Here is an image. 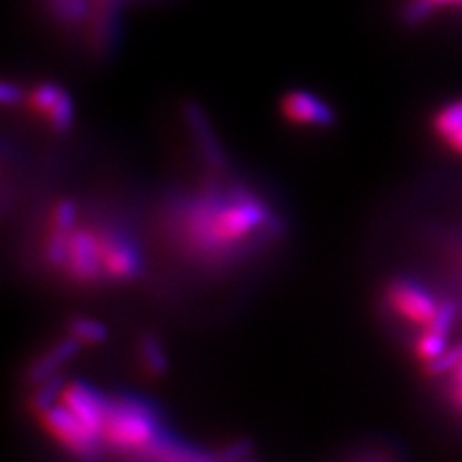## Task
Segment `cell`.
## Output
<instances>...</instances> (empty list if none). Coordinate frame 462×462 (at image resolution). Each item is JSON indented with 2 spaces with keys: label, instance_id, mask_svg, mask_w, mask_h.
<instances>
[{
  "label": "cell",
  "instance_id": "1",
  "mask_svg": "<svg viewBox=\"0 0 462 462\" xmlns=\"http://www.w3.org/2000/svg\"><path fill=\"white\" fill-rule=\"evenodd\" d=\"M178 237L193 254L229 258L278 231L266 202L243 187L202 191L178 210Z\"/></svg>",
  "mask_w": 462,
  "mask_h": 462
},
{
  "label": "cell",
  "instance_id": "2",
  "mask_svg": "<svg viewBox=\"0 0 462 462\" xmlns=\"http://www.w3.org/2000/svg\"><path fill=\"white\" fill-rule=\"evenodd\" d=\"M98 438L114 451L144 455L161 441V426L149 404L135 399H106Z\"/></svg>",
  "mask_w": 462,
  "mask_h": 462
},
{
  "label": "cell",
  "instance_id": "3",
  "mask_svg": "<svg viewBox=\"0 0 462 462\" xmlns=\"http://www.w3.org/2000/svg\"><path fill=\"white\" fill-rule=\"evenodd\" d=\"M39 420L42 430H45L56 443H60L69 453H74L76 457L85 460H91L97 457L100 438L87 428L81 420H78V418L71 414L64 404L56 402L54 407L39 414Z\"/></svg>",
  "mask_w": 462,
  "mask_h": 462
},
{
  "label": "cell",
  "instance_id": "4",
  "mask_svg": "<svg viewBox=\"0 0 462 462\" xmlns=\"http://www.w3.org/2000/svg\"><path fill=\"white\" fill-rule=\"evenodd\" d=\"M25 106L45 120L56 134H66L76 120L74 98L54 81L37 83L32 91H27Z\"/></svg>",
  "mask_w": 462,
  "mask_h": 462
},
{
  "label": "cell",
  "instance_id": "5",
  "mask_svg": "<svg viewBox=\"0 0 462 462\" xmlns=\"http://www.w3.org/2000/svg\"><path fill=\"white\" fill-rule=\"evenodd\" d=\"M387 305L409 324L426 328L438 314L439 302L420 283L412 280H395L387 285Z\"/></svg>",
  "mask_w": 462,
  "mask_h": 462
},
{
  "label": "cell",
  "instance_id": "6",
  "mask_svg": "<svg viewBox=\"0 0 462 462\" xmlns=\"http://www.w3.org/2000/svg\"><path fill=\"white\" fill-rule=\"evenodd\" d=\"M98 254L103 276L112 282L137 278L143 270V258L134 241L120 231H100Z\"/></svg>",
  "mask_w": 462,
  "mask_h": 462
},
{
  "label": "cell",
  "instance_id": "7",
  "mask_svg": "<svg viewBox=\"0 0 462 462\" xmlns=\"http://www.w3.org/2000/svg\"><path fill=\"white\" fill-rule=\"evenodd\" d=\"M62 270L79 283H93L103 276L98 254V234L87 227H76L68 237V251Z\"/></svg>",
  "mask_w": 462,
  "mask_h": 462
},
{
  "label": "cell",
  "instance_id": "8",
  "mask_svg": "<svg viewBox=\"0 0 462 462\" xmlns=\"http://www.w3.org/2000/svg\"><path fill=\"white\" fill-rule=\"evenodd\" d=\"M282 114L287 122L305 127H331L337 114L322 97L307 89H293L282 98Z\"/></svg>",
  "mask_w": 462,
  "mask_h": 462
},
{
  "label": "cell",
  "instance_id": "9",
  "mask_svg": "<svg viewBox=\"0 0 462 462\" xmlns=\"http://www.w3.org/2000/svg\"><path fill=\"white\" fill-rule=\"evenodd\" d=\"M58 402L64 404V407L74 414L78 420H81L87 428L98 436L105 420L106 399L100 397L93 387H89L83 382L64 383V389Z\"/></svg>",
  "mask_w": 462,
  "mask_h": 462
},
{
  "label": "cell",
  "instance_id": "10",
  "mask_svg": "<svg viewBox=\"0 0 462 462\" xmlns=\"http://www.w3.org/2000/svg\"><path fill=\"white\" fill-rule=\"evenodd\" d=\"M185 118L187 124L191 127V134L195 137V141L199 143V147L205 154L207 161L216 166V168H224L226 166V156L220 149V143L214 139V132H212V125L207 118V114L202 112L200 106L189 103L185 106Z\"/></svg>",
  "mask_w": 462,
  "mask_h": 462
},
{
  "label": "cell",
  "instance_id": "11",
  "mask_svg": "<svg viewBox=\"0 0 462 462\" xmlns=\"http://www.w3.org/2000/svg\"><path fill=\"white\" fill-rule=\"evenodd\" d=\"M81 346L83 345L71 336L60 343H56L52 349H49V353L45 356H41L32 366V372H29V380H32L33 383H41V382L52 378V374L60 366H64L69 358H74L79 353Z\"/></svg>",
  "mask_w": 462,
  "mask_h": 462
},
{
  "label": "cell",
  "instance_id": "12",
  "mask_svg": "<svg viewBox=\"0 0 462 462\" xmlns=\"http://www.w3.org/2000/svg\"><path fill=\"white\" fill-rule=\"evenodd\" d=\"M431 127L447 147L462 154V98L436 112Z\"/></svg>",
  "mask_w": 462,
  "mask_h": 462
},
{
  "label": "cell",
  "instance_id": "13",
  "mask_svg": "<svg viewBox=\"0 0 462 462\" xmlns=\"http://www.w3.org/2000/svg\"><path fill=\"white\" fill-rule=\"evenodd\" d=\"M93 0H47L51 16L62 27H76L91 18Z\"/></svg>",
  "mask_w": 462,
  "mask_h": 462
},
{
  "label": "cell",
  "instance_id": "14",
  "mask_svg": "<svg viewBox=\"0 0 462 462\" xmlns=\"http://www.w3.org/2000/svg\"><path fill=\"white\" fill-rule=\"evenodd\" d=\"M78 227V205L71 199L58 200L51 208L49 234L69 236Z\"/></svg>",
  "mask_w": 462,
  "mask_h": 462
},
{
  "label": "cell",
  "instance_id": "15",
  "mask_svg": "<svg viewBox=\"0 0 462 462\" xmlns=\"http://www.w3.org/2000/svg\"><path fill=\"white\" fill-rule=\"evenodd\" d=\"M108 328L93 318L79 316L69 322V336L81 345H100L108 339Z\"/></svg>",
  "mask_w": 462,
  "mask_h": 462
},
{
  "label": "cell",
  "instance_id": "16",
  "mask_svg": "<svg viewBox=\"0 0 462 462\" xmlns=\"http://www.w3.org/2000/svg\"><path fill=\"white\" fill-rule=\"evenodd\" d=\"M447 343H449V336H443L430 328H424V331L418 336V339L414 343V353L424 365H428V363H431V360H436L438 356H441L447 349H449V345Z\"/></svg>",
  "mask_w": 462,
  "mask_h": 462
},
{
  "label": "cell",
  "instance_id": "17",
  "mask_svg": "<svg viewBox=\"0 0 462 462\" xmlns=\"http://www.w3.org/2000/svg\"><path fill=\"white\" fill-rule=\"evenodd\" d=\"M141 356H143V365L152 375H164L168 370V358L164 355V349L158 343L156 337L152 336H144L141 339Z\"/></svg>",
  "mask_w": 462,
  "mask_h": 462
},
{
  "label": "cell",
  "instance_id": "18",
  "mask_svg": "<svg viewBox=\"0 0 462 462\" xmlns=\"http://www.w3.org/2000/svg\"><path fill=\"white\" fill-rule=\"evenodd\" d=\"M64 389V380L60 378H49L45 382H41V387L37 389V393L32 397V409L39 416L41 412H45L47 409L54 407L56 401L60 399V393Z\"/></svg>",
  "mask_w": 462,
  "mask_h": 462
},
{
  "label": "cell",
  "instance_id": "19",
  "mask_svg": "<svg viewBox=\"0 0 462 462\" xmlns=\"http://www.w3.org/2000/svg\"><path fill=\"white\" fill-rule=\"evenodd\" d=\"M436 8L431 0H407V5L402 6V20L409 25H420L430 20Z\"/></svg>",
  "mask_w": 462,
  "mask_h": 462
},
{
  "label": "cell",
  "instance_id": "20",
  "mask_svg": "<svg viewBox=\"0 0 462 462\" xmlns=\"http://www.w3.org/2000/svg\"><path fill=\"white\" fill-rule=\"evenodd\" d=\"M455 320H457V307L455 302L451 300H443L439 302V309H438V314L433 320L426 326L433 331H438V334H443V336H449L451 329L455 326Z\"/></svg>",
  "mask_w": 462,
  "mask_h": 462
},
{
  "label": "cell",
  "instance_id": "21",
  "mask_svg": "<svg viewBox=\"0 0 462 462\" xmlns=\"http://www.w3.org/2000/svg\"><path fill=\"white\" fill-rule=\"evenodd\" d=\"M25 91L18 83H12V81H5L0 85V103L5 106H14V105H20L25 103Z\"/></svg>",
  "mask_w": 462,
  "mask_h": 462
},
{
  "label": "cell",
  "instance_id": "22",
  "mask_svg": "<svg viewBox=\"0 0 462 462\" xmlns=\"http://www.w3.org/2000/svg\"><path fill=\"white\" fill-rule=\"evenodd\" d=\"M453 380H457V382H462V365L455 370V375H453Z\"/></svg>",
  "mask_w": 462,
  "mask_h": 462
},
{
  "label": "cell",
  "instance_id": "23",
  "mask_svg": "<svg viewBox=\"0 0 462 462\" xmlns=\"http://www.w3.org/2000/svg\"><path fill=\"white\" fill-rule=\"evenodd\" d=\"M239 462H254V460H247V458H243V460H239Z\"/></svg>",
  "mask_w": 462,
  "mask_h": 462
}]
</instances>
